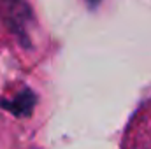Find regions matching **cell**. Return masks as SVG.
<instances>
[{"mask_svg": "<svg viewBox=\"0 0 151 149\" xmlns=\"http://www.w3.org/2000/svg\"><path fill=\"white\" fill-rule=\"evenodd\" d=\"M5 19L12 27V30H19V34L25 37V23L30 19V12L27 5L21 0H2Z\"/></svg>", "mask_w": 151, "mask_h": 149, "instance_id": "1", "label": "cell"}, {"mask_svg": "<svg viewBox=\"0 0 151 149\" xmlns=\"http://www.w3.org/2000/svg\"><path fill=\"white\" fill-rule=\"evenodd\" d=\"M0 104H2V107L9 109L16 116H28L30 111L34 109V105H35V97H34L32 91L25 90L21 95H18L14 98V102H0Z\"/></svg>", "mask_w": 151, "mask_h": 149, "instance_id": "2", "label": "cell"}]
</instances>
